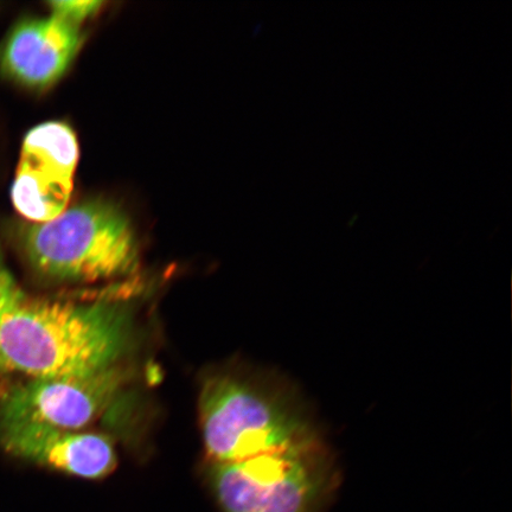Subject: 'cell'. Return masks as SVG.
Instances as JSON below:
<instances>
[{"label":"cell","instance_id":"6da1fadb","mask_svg":"<svg viewBox=\"0 0 512 512\" xmlns=\"http://www.w3.org/2000/svg\"><path fill=\"white\" fill-rule=\"evenodd\" d=\"M130 316L113 303L76 304L23 296L0 319V374L86 376L115 367Z\"/></svg>","mask_w":512,"mask_h":512},{"label":"cell","instance_id":"7a4b0ae2","mask_svg":"<svg viewBox=\"0 0 512 512\" xmlns=\"http://www.w3.org/2000/svg\"><path fill=\"white\" fill-rule=\"evenodd\" d=\"M30 265L44 277L94 283L137 270L139 249L130 221L112 203L87 201L54 220L32 223L23 236Z\"/></svg>","mask_w":512,"mask_h":512},{"label":"cell","instance_id":"3957f363","mask_svg":"<svg viewBox=\"0 0 512 512\" xmlns=\"http://www.w3.org/2000/svg\"><path fill=\"white\" fill-rule=\"evenodd\" d=\"M204 444L216 464L241 462L318 435L296 394L235 377L207 382L201 394Z\"/></svg>","mask_w":512,"mask_h":512},{"label":"cell","instance_id":"277c9868","mask_svg":"<svg viewBox=\"0 0 512 512\" xmlns=\"http://www.w3.org/2000/svg\"><path fill=\"white\" fill-rule=\"evenodd\" d=\"M336 480L319 435L241 462L216 464L211 484L224 512H315Z\"/></svg>","mask_w":512,"mask_h":512},{"label":"cell","instance_id":"5b68a950","mask_svg":"<svg viewBox=\"0 0 512 512\" xmlns=\"http://www.w3.org/2000/svg\"><path fill=\"white\" fill-rule=\"evenodd\" d=\"M123 380L117 367L86 376L31 379L11 388L0 401V427L38 425L80 430L110 406Z\"/></svg>","mask_w":512,"mask_h":512},{"label":"cell","instance_id":"8992f818","mask_svg":"<svg viewBox=\"0 0 512 512\" xmlns=\"http://www.w3.org/2000/svg\"><path fill=\"white\" fill-rule=\"evenodd\" d=\"M78 160V140L67 124L50 121L32 128L11 190L18 213L34 223L61 215L73 194Z\"/></svg>","mask_w":512,"mask_h":512},{"label":"cell","instance_id":"52a82bcc","mask_svg":"<svg viewBox=\"0 0 512 512\" xmlns=\"http://www.w3.org/2000/svg\"><path fill=\"white\" fill-rule=\"evenodd\" d=\"M82 43L79 24L56 15L25 19L6 38L0 68L19 85L48 88L66 74Z\"/></svg>","mask_w":512,"mask_h":512},{"label":"cell","instance_id":"ba28073f","mask_svg":"<svg viewBox=\"0 0 512 512\" xmlns=\"http://www.w3.org/2000/svg\"><path fill=\"white\" fill-rule=\"evenodd\" d=\"M0 440L16 456L76 477L99 479L117 466V454L104 435L48 426L0 427Z\"/></svg>","mask_w":512,"mask_h":512},{"label":"cell","instance_id":"9c48e42d","mask_svg":"<svg viewBox=\"0 0 512 512\" xmlns=\"http://www.w3.org/2000/svg\"><path fill=\"white\" fill-rule=\"evenodd\" d=\"M104 5L102 2H82V0H75V2H53L50 3L53 15L67 19V21L79 24L88 17H91L98 12L101 6Z\"/></svg>","mask_w":512,"mask_h":512},{"label":"cell","instance_id":"30bf717a","mask_svg":"<svg viewBox=\"0 0 512 512\" xmlns=\"http://www.w3.org/2000/svg\"><path fill=\"white\" fill-rule=\"evenodd\" d=\"M22 296L21 288L17 286L14 277L4 264L2 255H0V319Z\"/></svg>","mask_w":512,"mask_h":512}]
</instances>
